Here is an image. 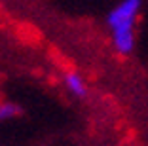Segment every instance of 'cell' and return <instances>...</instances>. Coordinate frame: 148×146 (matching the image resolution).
<instances>
[{
	"instance_id": "3",
	"label": "cell",
	"mask_w": 148,
	"mask_h": 146,
	"mask_svg": "<svg viewBox=\"0 0 148 146\" xmlns=\"http://www.w3.org/2000/svg\"><path fill=\"white\" fill-rule=\"evenodd\" d=\"M21 116V106L12 101H0V123L2 121H12Z\"/></svg>"
},
{
	"instance_id": "2",
	"label": "cell",
	"mask_w": 148,
	"mask_h": 146,
	"mask_svg": "<svg viewBox=\"0 0 148 146\" xmlns=\"http://www.w3.org/2000/svg\"><path fill=\"white\" fill-rule=\"evenodd\" d=\"M63 86H65V89L69 91L72 97H76V99H84L87 95V82L78 70H69V72H65V76H63Z\"/></svg>"
},
{
	"instance_id": "1",
	"label": "cell",
	"mask_w": 148,
	"mask_h": 146,
	"mask_svg": "<svg viewBox=\"0 0 148 146\" xmlns=\"http://www.w3.org/2000/svg\"><path fill=\"white\" fill-rule=\"evenodd\" d=\"M140 10L143 0H120L106 15L110 44L118 55L127 57L135 51Z\"/></svg>"
}]
</instances>
